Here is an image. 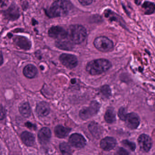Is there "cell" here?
I'll use <instances>...</instances> for the list:
<instances>
[{
    "label": "cell",
    "instance_id": "6da1fadb",
    "mask_svg": "<svg viewBox=\"0 0 155 155\" xmlns=\"http://www.w3.org/2000/svg\"><path fill=\"white\" fill-rule=\"evenodd\" d=\"M73 8L71 3L67 0H57L48 9L45 10L46 15L50 18L62 17L67 15Z\"/></svg>",
    "mask_w": 155,
    "mask_h": 155
},
{
    "label": "cell",
    "instance_id": "7a4b0ae2",
    "mask_svg": "<svg viewBox=\"0 0 155 155\" xmlns=\"http://www.w3.org/2000/svg\"><path fill=\"white\" fill-rule=\"evenodd\" d=\"M67 32V39L75 44H79L83 42L87 36L85 28L79 25H71Z\"/></svg>",
    "mask_w": 155,
    "mask_h": 155
},
{
    "label": "cell",
    "instance_id": "3957f363",
    "mask_svg": "<svg viewBox=\"0 0 155 155\" xmlns=\"http://www.w3.org/2000/svg\"><path fill=\"white\" fill-rule=\"evenodd\" d=\"M111 67V63L105 59L91 61L86 66V71L91 75H98L106 71Z\"/></svg>",
    "mask_w": 155,
    "mask_h": 155
},
{
    "label": "cell",
    "instance_id": "277c9868",
    "mask_svg": "<svg viewBox=\"0 0 155 155\" xmlns=\"http://www.w3.org/2000/svg\"><path fill=\"white\" fill-rule=\"evenodd\" d=\"M2 14L4 19L7 21H16L21 16L20 8L15 3H12L7 9L2 11Z\"/></svg>",
    "mask_w": 155,
    "mask_h": 155
},
{
    "label": "cell",
    "instance_id": "5b68a950",
    "mask_svg": "<svg viewBox=\"0 0 155 155\" xmlns=\"http://www.w3.org/2000/svg\"><path fill=\"white\" fill-rule=\"evenodd\" d=\"M94 44L97 50L103 52L110 51L114 48L112 41L105 36L97 37L95 39Z\"/></svg>",
    "mask_w": 155,
    "mask_h": 155
},
{
    "label": "cell",
    "instance_id": "8992f818",
    "mask_svg": "<svg viewBox=\"0 0 155 155\" xmlns=\"http://www.w3.org/2000/svg\"><path fill=\"white\" fill-rule=\"evenodd\" d=\"M100 104L97 101L91 102L88 107H84L79 112V116L83 120H87L95 115L99 111Z\"/></svg>",
    "mask_w": 155,
    "mask_h": 155
},
{
    "label": "cell",
    "instance_id": "52a82bcc",
    "mask_svg": "<svg viewBox=\"0 0 155 155\" xmlns=\"http://www.w3.org/2000/svg\"><path fill=\"white\" fill-rule=\"evenodd\" d=\"M60 60L61 63L69 69H73L78 64L77 58L72 54H63L60 56Z\"/></svg>",
    "mask_w": 155,
    "mask_h": 155
},
{
    "label": "cell",
    "instance_id": "ba28073f",
    "mask_svg": "<svg viewBox=\"0 0 155 155\" xmlns=\"http://www.w3.org/2000/svg\"><path fill=\"white\" fill-rule=\"evenodd\" d=\"M50 37L58 40L66 39L67 37V32L63 27L59 26H54L51 27L48 31Z\"/></svg>",
    "mask_w": 155,
    "mask_h": 155
},
{
    "label": "cell",
    "instance_id": "9c48e42d",
    "mask_svg": "<svg viewBox=\"0 0 155 155\" xmlns=\"http://www.w3.org/2000/svg\"><path fill=\"white\" fill-rule=\"evenodd\" d=\"M127 126L131 129H136L140 124L139 117L136 113H131L127 114L124 121Z\"/></svg>",
    "mask_w": 155,
    "mask_h": 155
},
{
    "label": "cell",
    "instance_id": "30bf717a",
    "mask_svg": "<svg viewBox=\"0 0 155 155\" xmlns=\"http://www.w3.org/2000/svg\"><path fill=\"white\" fill-rule=\"evenodd\" d=\"M138 143L141 150L146 153L150 151L153 144L151 137L145 134H143L138 137Z\"/></svg>",
    "mask_w": 155,
    "mask_h": 155
},
{
    "label": "cell",
    "instance_id": "8fae6325",
    "mask_svg": "<svg viewBox=\"0 0 155 155\" xmlns=\"http://www.w3.org/2000/svg\"><path fill=\"white\" fill-rule=\"evenodd\" d=\"M69 142L72 146L78 148L84 147L86 144V140L80 134H74L71 135Z\"/></svg>",
    "mask_w": 155,
    "mask_h": 155
},
{
    "label": "cell",
    "instance_id": "7c38bea8",
    "mask_svg": "<svg viewBox=\"0 0 155 155\" xmlns=\"http://www.w3.org/2000/svg\"><path fill=\"white\" fill-rule=\"evenodd\" d=\"M14 42L20 49L29 50L31 47V43L29 39L23 36H16L13 40Z\"/></svg>",
    "mask_w": 155,
    "mask_h": 155
},
{
    "label": "cell",
    "instance_id": "4fadbf2b",
    "mask_svg": "<svg viewBox=\"0 0 155 155\" xmlns=\"http://www.w3.org/2000/svg\"><path fill=\"white\" fill-rule=\"evenodd\" d=\"M116 145V140L112 137H106L103 139L100 143V146L105 151L112 150Z\"/></svg>",
    "mask_w": 155,
    "mask_h": 155
},
{
    "label": "cell",
    "instance_id": "5bb4252c",
    "mask_svg": "<svg viewBox=\"0 0 155 155\" xmlns=\"http://www.w3.org/2000/svg\"><path fill=\"white\" fill-rule=\"evenodd\" d=\"M50 111V107L47 103L44 102H41L37 105L36 112L37 114L40 117L46 116L49 114Z\"/></svg>",
    "mask_w": 155,
    "mask_h": 155
},
{
    "label": "cell",
    "instance_id": "9a60e30c",
    "mask_svg": "<svg viewBox=\"0 0 155 155\" xmlns=\"http://www.w3.org/2000/svg\"><path fill=\"white\" fill-rule=\"evenodd\" d=\"M51 137V132L47 127L42 128L38 133V138L40 143L43 144H46L50 140Z\"/></svg>",
    "mask_w": 155,
    "mask_h": 155
},
{
    "label": "cell",
    "instance_id": "2e32d148",
    "mask_svg": "<svg viewBox=\"0 0 155 155\" xmlns=\"http://www.w3.org/2000/svg\"><path fill=\"white\" fill-rule=\"evenodd\" d=\"M88 129L92 135L98 138L101 136L103 133V128L98 124L94 122L90 123L88 126Z\"/></svg>",
    "mask_w": 155,
    "mask_h": 155
},
{
    "label": "cell",
    "instance_id": "e0dca14e",
    "mask_svg": "<svg viewBox=\"0 0 155 155\" xmlns=\"http://www.w3.org/2000/svg\"><path fill=\"white\" fill-rule=\"evenodd\" d=\"M38 71L37 68L32 64L26 65L24 69L23 73L24 75L26 78H33L36 76Z\"/></svg>",
    "mask_w": 155,
    "mask_h": 155
},
{
    "label": "cell",
    "instance_id": "ac0fdd59",
    "mask_svg": "<svg viewBox=\"0 0 155 155\" xmlns=\"http://www.w3.org/2000/svg\"><path fill=\"white\" fill-rule=\"evenodd\" d=\"M66 39L58 40L55 43V45L56 46L60 49L70 51L72 50L73 47V43H72L70 40L68 39L66 40Z\"/></svg>",
    "mask_w": 155,
    "mask_h": 155
},
{
    "label": "cell",
    "instance_id": "d6986e66",
    "mask_svg": "<svg viewBox=\"0 0 155 155\" xmlns=\"http://www.w3.org/2000/svg\"><path fill=\"white\" fill-rule=\"evenodd\" d=\"M21 138L24 144L28 146H31L34 144V136L32 134L29 132H23L21 135Z\"/></svg>",
    "mask_w": 155,
    "mask_h": 155
},
{
    "label": "cell",
    "instance_id": "ffe728a7",
    "mask_svg": "<svg viewBox=\"0 0 155 155\" xmlns=\"http://www.w3.org/2000/svg\"><path fill=\"white\" fill-rule=\"evenodd\" d=\"M71 131V129L64 127L62 126L58 125L55 127L54 133L57 137L64 138L68 135Z\"/></svg>",
    "mask_w": 155,
    "mask_h": 155
},
{
    "label": "cell",
    "instance_id": "44dd1931",
    "mask_svg": "<svg viewBox=\"0 0 155 155\" xmlns=\"http://www.w3.org/2000/svg\"><path fill=\"white\" fill-rule=\"evenodd\" d=\"M19 110L21 114L25 117H28L31 114V109L30 105L28 103H22L19 106Z\"/></svg>",
    "mask_w": 155,
    "mask_h": 155
},
{
    "label": "cell",
    "instance_id": "7402d4cb",
    "mask_svg": "<svg viewBox=\"0 0 155 155\" xmlns=\"http://www.w3.org/2000/svg\"><path fill=\"white\" fill-rule=\"evenodd\" d=\"M145 15H151L155 11V4L151 2H145L142 5Z\"/></svg>",
    "mask_w": 155,
    "mask_h": 155
},
{
    "label": "cell",
    "instance_id": "603a6c76",
    "mask_svg": "<svg viewBox=\"0 0 155 155\" xmlns=\"http://www.w3.org/2000/svg\"><path fill=\"white\" fill-rule=\"evenodd\" d=\"M104 118L108 124H112L115 121V113L113 108H109L107 110L105 114Z\"/></svg>",
    "mask_w": 155,
    "mask_h": 155
},
{
    "label": "cell",
    "instance_id": "cb8c5ba5",
    "mask_svg": "<svg viewBox=\"0 0 155 155\" xmlns=\"http://www.w3.org/2000/svg\"><path fill=\"white\" fill-rule=\"evenodd\" d=\"M60 149L62 153L64 155H71V147L67 143H61L60 146Z\"/></svg>",
    "mask_w": 155,
    "mask_h": 155
},
{
    "label": "cell",
    "instance_id": "d4e9b609",
    "mask_svg": "<svg viewBox=\"0 0 155 155\" xmlns=\"http://www.w3.org/2000/svg\"><path fill=\"white\" fill-rule=\"evenodd\" d=\"M101 92L103 96L106 97H108L111 95V89L107 85L102 87L101 89Z\"/></svg>",
    "mask_w": 155,
    "mask_h": 155
},
{
    "label": "cell",
    "instance_id": "484cf974",
    "mask_svg": "<svg viewBox=\"0 0 155 155\" xmlns=\"http://www.w3.org/2000/svg\"><path fill=\"white\" fill-rule=\"evenodd\" d=\"M122 143L124 146L128 147L132 151H134L135 150L136 146V144L133 142H130L127 140H125L122 141Z\"/></svg>",
    "mask_w": 155,
    "mask_h": 155
},
{
    "label": "cell",
    "instance_id": "4316f807",
    "mask_svg": "<svg viewBox=\"0 0 155 155\" xmlns=\"http://www.w3.org/2000/svg\"><path fill=\"white\" fill-rule=\"evenodd\" d=\"M127 114V111L124 107H121L119 109V111H118V115L120 119L123 120V121H124Z\"/></svg>",
    "mask_w": 155,
    "mask_h": 155
},
{
    "label": "cell",
    "instance_id": "83f0119b",
    "mask_svg": "<svg viewBox=\"0 0 155 155\" xmlns=\"http://www.w3.org/2000/svg\"><path fill=\"white\" fill-rule=\"evenodd\" d=\"M116 155H129V154L124 148H119L117 151Z\"/></svg>",
    "mask_w": 155,
    "mask_h": 155
},
{
    "label": "cell",
    "instance_id": "f1b7e54d",
    "mask_svg": "<svg viewBox=\"0 0 155 155\" xmlns=\"http://www.w3.org/2000/svg\"><path fill=\"white\" fill-rule=\"evenodd\" d=\"M5 112L2 106L0 105V120H2L5 117Z\"/></svg>",
    "mask_w": 155,
    "mask_h": 155
},
{
    "label": "cell",
    "instance_id": "f546056e",
    "mask_svg": "<svg viewBox=\"0 0 155 155\" xmlns=\"http://www.w3.org/2000/svg\"><path fill=\"white\" fill-rule=\"evenodd\" d=\"M80 4L84 6H87L91 4L93 0H78Z\"/></svg>",
    "mask_w": 155,
    "mask_h": 155
},
{
    "label": "cell",
    "instance_id": "4dcf8cb0",
    "mask_svg": "<svg viewBox=\"0 0 155 155\" xmlns=\"http://www.w3.org/2000/svg\"><path fill=\"white\" fill-rule=\"evenodd\" d=\"M25 125L27 127H29V128H33V129H35L36 127H35V126L34 125L32 124H31L30 123H27L26 124H25Z\"/></svg>",
    "mask_w": 155,
    "mask_h": 155
},
{
    "label": "cell",
    "instance_id": "1f68e13d",
    "mask_svg": "<svg viewBox=\"0 0 155 155\" xmlns=\"http://www.w3.org/2000/svg\"><path fill=\"white\" fill-rule=\"evenodd\" d=\"M3 62V58L2 54V51H0V66L2 64Z\"/></svg>",
    "mask_w": 155,
    "mask_h": 155
},
{
    "label": "cell",
    "instance_id": "d6a6232c",
    "mask_svg": "<svg viewBox=\"0 0 155 155\" xmlns=\"http://www.w3.org/2000/svg\"><path fill=\"white\" fill-rule=\"evenodd\" d=\"M32 23L33 25H35L38 24V22H37L35 19H32Z\"/></svg>",
    "mask_w": 155,
    "mask_h": 155
},
{
    "label": "cell",
    "instance_id": "836d02e7",
    "mask_svg": "<svg viewBox=\"0 0 155 155\" xmlns=\"http://www.w3.org/2000/svg\"><path fill=\"white\" fill-rule=\"evenodd\" d=\"M7 36L9 38H11L13 36V35L12 33H8Z\"/></svg>",
    "mask_w": 155,
    "mask_h": 155
}]
</instances>
